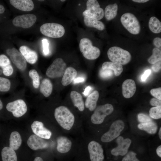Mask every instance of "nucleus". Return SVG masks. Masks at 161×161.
I'll list each match as a JSON object with an SVG mask.
<instances>
[{
  "label": "nucleus",
  "mask_w": 161,
  "mask_h": 161,
  "mask_svg": "<svg viewBox=\"0 0 161 161\" xmlns=\"http://www.w3.org/2000/svg\"><path fill=\"white\" fill-rule=\"evenodd\" d=\"M54 116L58 123L64 129L69 130L73 126L75 122V117L66 107L60 106L56 108Z\"/></svg>",
  "instance_id": "nucleus-1"
},
{
  "label": "nucleus",
  "mask_w": 161,
  "mask_h": 161,
  "mask_svg": "<svg viewBox=\"0 0 161 161\" xmlns=\"http://www.w3.org/2000/svg\"><path fill=\"white\" fill-rule=\"evenodd\" d=\"M107 53L109 58L112 62L121 65L127 64L131 60L130 53L119 47L114 46L110 47Z\"/></svg>",
  "instance_id": "nucleus-2"
},
{
  "label": "nucleus",
  "mask_w": 161,
  "mask_h": 161,
  "mask_svg": "<svg viewBox=\"0 0 161 161\" xmlns=\"http://www.w3.org/2000/svg\"><path fill=\"white\" fill-rule=\"evenodd\" d=\"M80 49L86 59L93 60L97 58L100 55V49L92 45V41L89 38L81 39L79 43Z\"/></svg>",
  "instance_id": "nucleus-3"
},
{
  "label": "nucleus",
  "mask_w": 161,
  "mask_h": 161,
  "mask_svg": "<svg viewBox=\"0 0 161 161\" xmlns=\"http://www.w3.org/2000/svg\"><path fill=\"white\" fill-rule=\"evenodd\" d=\"M125 126L123 120L119 119L115 120L112 123L109 130L102 135L101 141L104 143H108L117 138L124 129Z\"/></svg>",
  "instance_id": "nucleus-4"
},
{
  "label": "nucleus",
  "mask_w": 161,
  "mask_h": 161,
  "mask_svg": "<svg viewBox=\"0 0 161 161\" xmlns=\"http://www.w3.org/2000/svg\"><path fill=\"white\" fill-rule=\"evenodd\" d=\"M40 30L44 35L54 38L62 37L65 32L64 28L62 25L55 23L44 24L40 27Z\"/></svg>",
  "instance_id": "nucleus-5"
},
{
  "label": "nucleus",
  "mask_w": 161,
  "mask_h": 161,
  "mask_svg": "<svg viewBox=\"0 0 161 161\" xmlns=\"http://www.w3.org/2000/svg\"><path fill=\"white\" fill-rule=\"evenodd\" d=\"M120 21L124 27L131 33L137 35L140 32L139 22L133 14L129 13H124L121 17Z\"/></svg>",
  "instance_id": "nucleus-6"
},
{
  "label": "nucleus",
  "mask_w": 161,
  "mask_h": 161,
  "mask_svg": "<svg viewBox=\"0 0 161 161\" xmlns=\"http://www.w3.org/2000/svg\"><path fill=\"white\" fill-rule=\"evenodd\" d=\"M114 110L113 106L111 104L106 103L99 106L95 109L91 116L92 122L95 124H101L105 117L112 114Z\"/></svg>",
  "instance_id": "nucleus-7"
},
{
  "label": "nucleus",
  "mask_w": 161,
  "mask_h": 161,
  "mask_svg": "<svg viewBox=\"0 0 161 161\" xmlns=\"http://www.w3.org/2000/svg\"><path fill=\"white\" fill-rule=\"evenodd\" d=\"M86 5V10L83 13V16L97 20L103 17L104 11L100 7V5L97 0H88Z\"/></svg>",
  "instance_id": "nucleus-8"
},
{
  "label": "nucleus",
  "mask_w": 161,
  "mask_h": 161,
  "mask_svg": "<svg viewBox=\"0 0 161 161\" xmlns=\"http://www.w3.org/2000/svg\"><path fill=\"white\" fill-rule=\"evenodd\" d=\"M66 65L61 58L55 59L48 67L46 75L49 77L55 78L63 76L66 69Z\"/></svg>",
  "instance_id": "nucleus-9"
},
{
  "label": "nucleus",
  "mask_w": 161,
  "mask_h": 161,
  "mask_svg": "<svg viewBox=\"0 0 161 161\" xmlns=\"http://www.w3.org/2000/svg\"><path fill=\"white\" fill-rule=\"evenodd\" d=\"M116 142L117 146L112 149L111 154L115 156H125L128 152L131 140L130 138H124L122 136H119L117 138Z\"/></svg>",
  "instance_id": "nucleus-10"
},
{
  "label": "nucleus",
  "mask_w": 161,
  "mask_h": 161,
  "mask_svg": "<svg viewBox=\"0 0 161 161\" xmlns=\"http://www.w3.org/2000/svg\"><path fill=\"white\" fill-rule=\"evenodd\" d=\"M6 108L7 110L11 112L13 116L16 117L22 116L26 112L27 109L25 102L20 99L9 103Z\"/></svg>",
  "instance_id": "nucleus-11"
},
{
  "label": "nucleus",
  "mask_w": 161,
  "mask_h": 161,
  "mask_svg": "<svg viewBox=\"0 0 161 161\" xmlns=\"http://www.w3.org/2000/svg\"><path fill=\"white\" fill-rule=\"evenodd\" d=\"M36 20L35 15L29 14L16 16L13 19L12 23L15 26L26 29L32 26Z\"/></svg>",
  "instance_id": "nucleus-12"
},
{
  "label": "nucleus",
  "mask_w": 161,
  "mask_h": 161,
  "mask_svg": "<svg viewBox=\"0 0 161 161\" xmlns=\"http://www.w3.org/2000/svg\"><path fill=\"white\" fill-rule=\"evenodd\" d=\"M88 148L91 161H103V150L99 143L94 140L91 141L88 145Z\"/></svg>",
  "instance_id": "nucleus-13"
},
{
  "label": "nucleus",
  "mask_w": 161,
  "mask_h": 161,
  "mask_svg": "<svg viewBox=\"0 0 161 161\" xmlns=\"http://www.w3.org/2000/svg\"><path fill=\"white\" fill-rule=\"evenodd\" d=\"M6 53L13 63L20 70L24 71L26 68L27 61L21 53L15 48L8 49Z\"/></svg>",
  "instance_id": "nucleus-14"
},
{
  "label": "nucleus",
  "mask_w": 161,
  "mask_h": 161,
  "mask_svg": "<svg viewBox=\"0 0 161 161\" xmlns=\"http://www.w3.org/2000/svg\"><path fill=\"white\" fill-rule=\"evenodd\" d=\"M31 127L35 134L44 139H49L52 134L51 132L44 126L43 123L35 121L32 123Z\"/></svg>",
  "instance_id": "nucleus-15"
},
{
  "label": "nucleus",
  "mask_w": 161,
  "mask_h": 161,
  "mask_svg": "<svg viewBox=\"0 0 161 161\" xmlns=\"http://www.w3.org/2000/svg\"><path fill=\"white\" fill-rule=\"evenodd\" d=\"M27 144L30 148L34 150L46 148L48 146L47 141L35 134L30 136L27 141Z\"/></svg>",
  "instance_id": "nucleus-16"
},
{
  "label": "nucleus",
  "mask_w": 161,
  "mask_h": 161,
  "mask_svg": "<svg viewBox=\"0 0 161 161\" xmlns=\"http://www.w3.org/2000/svg\"><path fill=\"white\" fill-rule=\"evenodd\" d=\"M136 89L135 83L133 80L126 79L122 84V94L125 98H129L132 97L135 94Z\"/></svg>",
  "instance_id": "nucleus-17"
},
{
  "label": "nucleus",
  "mask_w": 161,
  "mask_h": 161,
  "mask_svg": "<svg viewBox=\"0 0 161 161\" xmlns=\"http://www.w3.org/2000/svg\"><path fill=\"white\" fill-rule=\"evenodd\" d=\"M9 1L14 7L23 11H31L34 7L33 2L31 0H10Z\"/></svg>",
  "instance_id": "nucleus-18"
},
{
  "label": "nucleus",
  "mask_w": 161,
  "mask_h": 161,
  "mask_svg": "<svg viewBox=\"0 0 161 161\" xmlns=\"http://www.w3.org/2000/svg\"><path fill=\"white\" fill-rule=\"evenodd\" d=\"M19 51L26 61L28 63L33 64L37 61L38 58L37 53L27 47L21 46L19 48Z\"/></svg>",
  "instance_id": "nucleus-19"
},
{
  "label": "nucleus",
  "mask_w": 161,
  "mask_h": 161,
  "mask_svg": "<svg viewBox=\"0 0 161 161\" xmlns=\"http://www.w3.org/2000/svg\"><path fill=\"white\" fill-rule=\"evenodd\" d=\"M57 151L61 153H65L71 149L72 143L67 137L64 136H59L57 140Z\"/></svg>",
  "instance_id": "nucleus-20"
},
{
  "label": "nucleus",
  "mask_w": 161,
  "mask_h": 161,
  "mask_svg": "<svg viewBox=\"0 0 161 161\" xmlns=\"http://www.w3.org/2000/svg\"><path fill=\"white\" fill-rule=\"evenodd\" d=\"M77 74L76 70L72 67L66 68L61 80L62 84L66 86L70 84L75 78Z\"/></svg>",
  "instance_id": "nucleus-21"
},
{
  "label": "nucleus",
  "mask_w": 161,
  "mask_h": 161,
  "mask_svg": "<svg viewBox=\"0 0 161 161\" xmlns=\"http://www.w3.org/2000/svg\"><path fill=\"white\" fill-rule=\"evenodd\" d=\"M0 67L3 69L4 74L6 76H10L13 73V69L10 61L5 55H0Z\"/></svg>",
  "instance_id": "nucleus-22"
},
{
  "label": "nucleus",
  "mask_w": 161,
  "mask_h": 161,
  "mask_svg": "<svg viewBox=\"0 0 161 161\" xmlns=\"http://www.w3.org/2000/svg\"><path fill=\"white\" fill-rule=\"evenodd\" d=\"M99 97V93L97 90L94 91L87 97L85 103L86 108L90 111H93L96 108Z\"/></svg>",
  "instance_id": "nucleus-23"
},
{
  "label": "nucleus",
  "mask_w": 161,
  "mask_h": 161,
  "mask_svg": "<svg viewBox=\"0 0 161 161\" xmlns=\"http://www.w3.org/2000/svg\"><path fill=\"white\" fill-rule=\"evenodd\" d=\"M137 127L140 130L145 131L151 134H155L158 130L157 124L152 121L140 123L138 125Z\"/></svg>",
  "instance_id": "nucleus-24"
},
{
  "label": "nucleus",
  "mask_w": 161,
  "mask_h": 161,
  "mask_svg": "<svg viewBox=\"0 0 161 161\" xmlns=\"http://www.w3.org/2000/svg\"><path fill=\"white\" fill-rule=\"evenodd\" d=\"M70 96L74 106L77 107L80 111L84 109V105L82 97L79 92L73 91L70 92Z\"/></svg>",
  "instance_id": "nucleus-25"
},
{
  "label": "nucleus",
  "mask_w": 161,
  "mask_h": 161,
  "mask_svg": "<svg viewBox=\"0 0 161 161\" xmlns=\"http://www.w3.org/2000/svg\"><path fill=\"white\" fill-rule=\"evenodd\" d=\"M10 147L14 150L18 149L22 143V139L20 134L17 131L12 132L9 139Z\"/></svg>",
  "instance_id": "nucleus-26"
},
{
  "label": "nucleus",
  "mask_w": 161,
  "mask_h": 161,
  "mask_svg": "<svg viewBox=\"0 0 161 161\" xmlns=\"http://www.w3.org/2000/svg\"><path fill=\"white\" fill-rule=\"evenodd\" d=\"M1 156L2 161H17L16 152L10 147H5L2 149Z\"/></svg>",
  "instance_id": "nucleus-27"
},
{
  "label": "nucleus",
  "mask_w": 161,
  "mask_h": 161,
  "mask_svg": "<svg viewBox=\"0 0 161 161\" xmlns=\"http://www.w3.org/2000/svg\"><path fill=\"white\" fill-rule=\"evenodd\" d=\"M102 68L103 69H109L113 71L114 74L116 76H119L123 71V66L121 65L112 62L106 61L102 64Z\"/></svg>",
  "instance_id": "nucleus-28"
},
{
  "label": "nucleus",
  "mask_w": 161,
  "mask_h": 161,
  "mask_svg": "<svg viewBox=\"0 0 161 161\" xmlns=\"http://www.w3.org/2000/svg\"><path fill=\"white\" fill-rule=\"evenodd\" d=\"M52 90V85L50 80L45 78L42 81L40 86V91L45 97H48L51 94Z\"/></svg>",
  "instance_id": "nucleus-29"
},
{
  "label": "nucleus",
  "mask_w": 161,
  "mask_h": 161,
  "mask_svg": "<svg viewBox=\"0 0 161 161\" xmlns=\"http://www.w3.org/2000/svg\"><path fill=\"white\" fill-rule=\"evenodd\" d=\"M83 21L85 25L87 27H94L100 30H103L105 29L104 24L100 21L84 16Z\"/></svg>",
  "instance_id": "nucleus-30"
},
{
  "label": "nucleus",
  "mask_w": 161,
  "mask_h": 161,
  "mask_svg": "<svg viewBox=\"0 0 161 161\" xmlns=\"http://www.w3.org/2000/svg\"><path fill=\"white\" fill-rule=\"evenodd\" d=\"M117 5L116 3L106 6L104 12V15L106 19L110 20L115 18L117 16Z\"/></svg>",
  "instance_id": "nucleus-31"
},
{
  "label": "nucleus",
  "mask_w": 161,
  "mask_h": 161,
  "mask_svg": "<svg viewBox=\"0 0 161 161\" xmlns=\"http://www.w3.org/2000/svg\"><path fill=\"white\" fill-rule=\"evenodd\" d=\"M148 26L150 30L155 33L161 32V23L156 17L153 16L150 18L148 22Z\"/></svg>",
  "instance_id": "nucleus-32"
},
{
  "label": "nucleus",
  "mask_w": 161,
  "mask_h": 161,
  "mask_svg": "<svg viewBox=\"0 0 161 161\" xmlns=\"http://www.w3.org/2000/svg\"><path fill=\"white\" fill-rule=\"evenodd\" d=\"M161 51L160 49L155 47L152 50V55L148 59V62L151 64H154L161 61Z\"/></svg>",
  "instance_id": "nucleus-33"
},
{
  "label": "nucleus",
  "mask_w": 161,
  "mask_h": 161,
  "mask_svg": "<svg viewBox=\"0 0 161 161\" xmlns=\"http://www.w3.org/2000/svg\"><path fill=\"white\" fill-rule=\"evenodd\" d=\"M29 76L33 80V86L35 88H38L40 84V77L37 71L35 69L30 70L29 72Z\"/></svg>",
  "instance_id": "nucleus-34"
},
{
  "label": "nucleus",
  "mask_w": 161,
  "mask_h": 161,
  "mask_svg": "<svg viewBox=\"0 0 161 161\" xmlns=\"http://www.w3.org/2000/svg\"><path fill=\"white\" fill-rule=\"evenodd\" d=\"M10 86L11 82L8 79L0 77V92L8 91Z\"/></svg>",
  "instance_id": "nucleus-35"
},
{
  "label": "nucleus",
  "mask_w": 161,
  "mask_h": 161,
  "mask_svg": "<svg viewBox=\"0 0 161 161\" xmlns=\"http://www.w3.org/2000/svg\"><path fill=\"white\" fill-rule=\"evenodd\" d=\"M150 117L154 119H158L161 118V107H153L149 111Z\"/></svg>",
  "instance_id": "nucleus-36"
},
{
  "label": "nucleus",
  "mask_w": 161,
  "mask_h": 161,
  "mask_svg": "<svg viewBox=\"0 0 161 161\" xmlns=\"http://www.w3.org/2000/svg\"><path fill=\"white\" fill-rule=\"evenodd\" d=\"M113 71L110 69L102 68L100 69L99 73L100 77L104 79L111 78L113 76Z\"/></svg>",
  "instance_id": "nucleus-37"
},
{
  "label": "nucleus",
  "mask_w": 161,
  "mask_h": 161,
  "mask_svg": "<svg viewBox=\"0 0 161 161\" xmlns=\"http://www.w3.org/2000/svg\"><path fill=\"white\" fill-rule=\"evenodd\" d=\"M137 154L132 151H130L125 155L121 161H140L137 157Z\"/></svg>",
  "instance_id": "nucleus-38"
},
{
  "label": "nucleus",
  "mask_w": 161,
  "mask_h": 161,
  "mask_svg": "<svg viewBox=\"0 0 161 161\" xmlns=\"http://www.w3.org/2000/svg\"><path fill=\"white\" fill-rule=\"evenodd\" d=\"M137 119L140 123H144L152 121L151 118L150 117L142 113H140L138 114Z\"/></svg>",
  "instance_id": "nucleus-39"
},
{
  "label": "nucleus",
  "mask_w": 161,
  "mask_h": 161,
  "mask_svg": "<svg viewBox=\"0 0 161 161\" xmlns=\"http://www.w3.org/2000/svg\"><path fill=\"white\" fill-rule=\"evenodd\" d=\"M150 93L155 98L161 100V88L159 87L151 89Z\"/></svg>",
  "instance_id": "nucleus-40"
},
{
  "label": "nucleus",
  "mask_w": 161,
  "mask_h": 161,
  "mask_svg": "<svg viewBox=\"0 0 161 161\" xmlns=\"http://www.w3.org/2000/svg\"><path fill=\"white\" fill-rule=\"evenodd\" d=\"M42 46L43 47V52L45 55H47L49 53V43L48 40L46 39H43L42 40Z\"/></svg>",
  "instance_id": "nucleus-41"
},
{
  "label": "nucleus",
  "mask_w": 161,
  "mask_h": 161,
  "mask_svg": "<svg viewBox=\"0 0 161 161\" xmlns=\"http://www.w3.org/2000/svg\"><path fill=\"white\" fill-rule=\"evenodd\" d=\"M161 100L155 98H153L151 99L150 103L151 106L154 107H161Z\"/></svg>",
  "instance_id": "nucleus-42"
},
{
  "label": "nucleus",
  "mask_w": 161,
  "mask_h": 161,
  "mask_svg": "<svg viewBox=\"0 0 161 161\" xmlns=\"http://www.w3.org/2000/svg\"><path fill=\"white\" fill-rule=\"evenodd\" d=\"M161 61H159L154 64H153L152 68L153 71L155 72H158L161 69Z\"/></svg>",
  "instance_id": "nucleus-43"
},
{
  "label": "nucleus",
  "mask_w": 161,
  "mask_h": 161,
  "mask_svg": "<svg viewBox=\"0 0 161 161\" xmlns=\"http://www.w3.org/2000/svg\"><path fill=\"white\" fill-rule=\"evenodd\" d=\"M153 44L158 49H161V38L159 37H156L153 40Z\"/></svg>",
  "instance_id": "nucleus-44"
},
{
  "label": "nucleus",
  "mask_w": 161,
  "mask_h": 161,
  "mask_svg": "<svg viewBox=\"0 0 161 161\" xmlns=\"http://www.w3.org/2000/svg\"><path fill=\"white\" fill-rule=\"evenodd\" d=\"M151 73V70L150 69H148L145 70L141 77L142 81H145L148 77L150 75Z\"/></svg>",
  "instance_id": "nucleus-45"
},
{
  "label": "nucleus",
  "mask_w": 161,
  "mask_h": 161,
  "mask_svg": "<svg viewBox=\"0 0 161 161\" xmlns=\"http://www.w3.org/2000/svg\"><path fill=\"white\" fill-rule=\"evenodd\" d=\"M84 78L82 77H78L75 78L73 81V83H79L83 82L85 80Z\"/></svg>",
  "instance_id": "nucleus-46"
},
{
  "label": "nucleus",
  "mask_w": 161,
  "mask_h": 161,
  "mask_svg": "<svg viewBox=\"0 0 161 161\" xmlns=\"http://www.w3.org/2000/svg\"><path fill=\"white\" fill-rule=\"evenodd\" d=\"M92 88L90 86H87L83 92V94L84 95H87L91 90Z\"/></svg>",
  "instance_id": "nucleus-47"
},
{
  "label": "nucleus",
  "mask_w": 161,
  "mask_h": 161,
  "mask_svg": "<svg viewBox=\"0 0 161 161\" xmlns=\"http://www.w3.org/2000/svg\"><path fill=\"white\" fill-rule=\"evenodd\" d=\"M156 152L157 155L160 158L161 157V145H159L156 149Z\"/></svg>",
  "instance_id": "nucleus-48"
},
{
  "label": "nucleus",
  "mask_w": 161,
  "mask_h": 161,
  "mask_svg": "<svg viewBox=\"0 0 161 161\" xmlns=\"http://www.w3.org/2000/svg\"><path fill=\"white\" fill-rule=\"evenodd\" d=\"M133 1L137 3H143L149 1L148 0H133Z\"/></svg>",
  "instance_id": "nucleus-49"
},
{
  "label": "nucleus",
  "mask_w": 161,
  "mask_h": 161,
  "mask_svg": "<svg viewBox=\"0 0 161 161\" xmlns=\"http://www.w3.org/2000/svg\"><path fill=\"white\" fill-rule=\"evenodd\" d=\"M4 11L5 8L2 5L0 4V14L3 13Z\"/></svg>",
  "instance_id": "nucleus-50"
},
{
  "label": "nucleus",
  "mask_w": 161,
  "mask_h": 161,
  "mask_svg": "<svg viewBox=\"0 0 161 161\" xmlns=\"http://www.w3.org/2000/svg\"><path fill=\"white\" fill-rule=\"evenodd\" d=\"M33 161H44L40 157H37L35 158Z\"/></svg>",
  "instance_id": "nucleus-51"
},
{
  "label": "nucleus",
  "mask_w": 161,
  "mask_h": 161,
  "mask_svg": "<svg viewBox=\"0 0 161 161\" xmlns=\"http://www.w3.org/2000/svg\"><path fill=\"white\" fill-rule=\"evenodd\" d=\"M158 135L160 139L161 140V127H160L158 132Z\"/></svg>",
  "instance_id": "nucleus-52"
},
{
  "label": "nucleus",
  "mask_w": 161,
  "mask_h": 161,
  "mask_svg": "<svg viewBox=\"0 0 161 161\" xmlns=\"http://www.w3.org/2000/svg\"><path fill=\"white\" fill-rule=\"evenodd\" d=\"M3 104L1 101V100L0 99V110H1L3 108Z\"/></svg>",
  "instance_id": "nucleus-53"
},
{
  "label": "nucleus",
  "mask_w": 161,
  "mask_h": 161,
  "mask_svg": "<svg viewBox=\"0 0 161 161\" xmlns=\"http://www.w3.org/2000/svg\"><path fill=\"white\" fill-rule=\"evenodd\" d=\"M61 1H65V0H61Z\"/></svg>",
  "instance_id": "nucleus-54"
},
{
  "label": "nucleus",
  "mask_w": 161,
  "mask_h": 161,
  "mask_svg": "<svg viewBox=\"0 0 161 161\" xmlns=\"http://www.w3.org/2000/svg\"><path fill=\"white\" fill-rule=\"evenodd\" d=\"M38 1H44V0H38Z\"/></svg>",
  "instance_id": "nucleus-55"
}]
</instances>
